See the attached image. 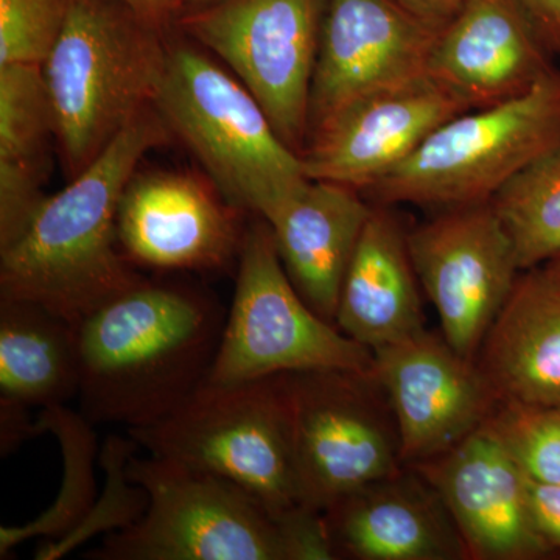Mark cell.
<instances>
[{"label":"cell","mask_w":560,"mask_h":560,"mask_svg":"<svg viewBox=\"0 0 560 560\" xmlns=\"http://www.w3.org/2000/svg\"><path fill=\"white\" fill-rule=\"evenodd\" d=\"M119 0H72L43 62L55 140L69 178L79 175L153 106L168 43Z\"/></svg>","instance_id":"cell-3"},{"label":"cell","mask_w":560,"mask_h":560,"mask_svg":"<svg viewBox=\"0 0 560 560\" xmlns=\"http://www.w3.org/2000/svg\"><path fill=\"white\" fill-rule=\"evenodd\" d=\"M441 32L397 0H327L312 80L311 132L361 98L429 75Z\"/></svg>","instance_id":"cell-12"},{"label":"cell","mask_w":560,"mask_h":560,"mask_svg":"<svg viewBox=\"0 0 560 560\" xmlns=\"http://www.w3.org/2000/svg\"><path fill=\"white\" fill-rule=\"evenodd\" d=\"M77 330L35 302L0 298V453L38 436L31 410L79 396Z\"/></svg>","instance_id":"cell-19"},{"label":"cell","mask_w":560,"mask_h":560,"mask_svg":"<svg viewBox=\"0 0 560 560\" xmlns=\"http://www.w3.org/2000/svg\"><path fill=\"white\" fill-rule=\"evenodd\" d=\"M407 234L389 206H374L342 280L335 324L372 352L425 329Z\"/></svg>","instance_id":"cell-21"},{"label":"cell","mask_w":560,"mask_h":560,"mask_svg":"<svg viewBox=\"0 0 560 560\" xmlns=\"http://www.w3.org/2000/svg\"><path fill=\"white\" fill-rule=\"evenodd\" d=\"M526 495L537 533L560 552V485H544L526 477Z\"/></svg>","instance_id":"cell-29"},{"label":"cell","mask_w":560,"mask_h":560,"mask_svg":"<svg viewBox=\"0 0 560 560\" xmlns=\"http://www.w3.org/2000/svg\"><path fill=\"white\" fill-rule=\"evenodd\" d=\"M234 300L210 383H238L308 371H372L374 353L320 318L294 289L267 221L245 231Z\"/></svg>","instance_id":"cell-8"},{"label":"cell","mask_w":560,"mask_h":560,"mask_svg":"<svg viewBox=\"0 0 560 560\" xmlns=\"http://www.w3.org/2000/svg\"><path fill=\"white\" fill-rule=\"evenodd\" d=\"M323 514L335 559H469L440 493L411 466L355 490Z\"/></svg>","instance_id":"cell-18"},{"label":"cell","mask_w":560,"mask_h":560,"mask_svg":"<svg viewBox=\"0 0 560 560\" xmlns=\"http://www.w3.org/2000/svg\"><path fill=\"white\" fill-rule=\"evenodd\" d=\"M521 271L560 256V143L515 173L490 198Z\"/></svg>","instance_id":"cell-25"},{"label":"cell","mask_w":560,"mask_h":560,"mask_svg":"<svg viewBox=\"0 0 560 560\" xmlns=\"http://www.w3.org/2000/svg\"><path fill=\"white\" fill-rule=\"evenodd\" d=\"M38 434L49 433L58 441L62 458L61 489L54 504L22 526L0 528V559L9 558L18 545L31 539L60 540L72 533L97 501L95 460L101 458L94 423L66 405L39 411Z\"/></svg>","instance_id":"cell-24"},{"label":"cell","mask_w":560,"mask_h":560,"mask_svg":"<svg viewBox=\"0 0 560 560\" xmlns=\"http://www.w3.org/2000/svg\"><path fill=\"white\" fill-rule=\"evenodd\" d=\"M548 271L552 272V275L558 276L560 278V256L555 257L551 261H548L547 265H544Z\"/></svg>","instance_id":"cell-34"},{"label":"cell","mask_w":560,"mask_h":560,"mask_svg":"<svg viewBox=\"0 0 560 560\" xmlns=\"http://www.w3.org/2000/svg\"><path fill=\"white\" fill-rule=\"evenodd\" d=\"M238 210L215 186L176 172L135 173L117 210V238L131 265L212 271L241 254Z\"/></svg>","instance_id":"cell-14"},{"label":"cell","mask_w":560,"mask_h":560,"mask_svg":"<svg viewBox=\"0 0 560 560\" xmlns=\"http://www.w3.org/2000/svg\"><path fill=\"white\" fill-rule=\"evenodd\" d=\"M127 433L151 456L235 482L276 517L302 506L279 375L205 382L171 415Z\"/></svg>","instance_id":"cell-5"},{"label":"cell","mask_w":560,"mask_h":560,"mask_svg":"<svg viewBox=\"0 0 560 560\" xmlns=\"http://www.w3.org/2000/svg\"><path fill=\"white\" fill-rule=\"evenodd\" d=\"M302 506L326 512L404 469L396 416L372 371L279 375Z\"/></svg>","instance_id":"cell-9"},{"label":"cell","mask_w":560,"mask_h":560,"mask_svg":"<svg viewBox=\"0 0 560 560\" xmlns=\"http://www.w3.org/2000/svg\"><path fill=\"white\" fill-rule=\"evenodd\" d=\"M482 429L529 480L560 485V407L501 400Z\"/></svg>","instance_id":"cell-27"},{"label":"cell","mask_w":560,"mask_h":560,"mask_svg":"<svg viewBox=\"0 0 560 560\" xmlns=\"http://www.w3.org/2000/svg\"><path fill=\"white\" fill-rule=\"evenodd\" d=\"M172 131L153 106L135 120L0 249V298L35 302L73 327L136 285L140 276L119 250L117 210L150 150Z\"/></svg>","instance_id":"cell-2"},{"label":"cell","mask_w":560,"mask_h":560,"mask_svg":"<svg viewBox=\"0 0 560 560\" xmlns=\"http://www.w3.org/2000/svg\"><path fill=\"white\" fill-rule=\"evenodd\" d=\"M559 143L558 68L518 97L452 117L370 191L385 206L477 205Z\"/></svg>","instance_id":"cell-7"},{"label":"cell","mask_w":560,"mask_h":560,"mask_svg":"<svg viewBox=\"0 0 560 560\" xmlns=\"http://www.w3.org/2000/svg\"><path fill=\"white\" fill-rule=\"evenodd\" d=\"M521 0H469L440 33L429 77L470 109L511 101L558 69Z\"/></svg>","instance_id":"cell-17"},{"label":"cell","mask_w":560,"mask_h":560,"mask_svg":"<svg viewBox=\"0 0 560 560\" xmlns=\"http://www.w3.org/2000/svg\"><path fill=\"white\" fill-rule=\"evenodd\" d=\"M153 105L238 210L268 220L308 180L256 97L198 44H168Z\"/></svg>","instance_id":"cell-4"},{"label":"cell","mask_w":560,"mask_h":560,"mask_svg":"<svg viewBox=\"0 0 560 560\" xmlns=\"http://www.w3.org/2000/svg\"><path fill=\"white\" fill-rule=\"evenodd\" d=\"M326 9L327 0H217L183 11L176 24L232 70L302 156Z\"/></svg>","instance_id":"cell-10"},{"label":"cell","mask_w":560,"mask_h":560,"mask_svg":"<svg viewBox=\"0 0 560 560\" xmlns=\"http://www.w3.org/2000/svg\"><path fill=\"white\" fill-rule=\"evenodd\" d=\"M431 27L444 31L469 0H397Z\"/></svg>","instance_id":"cell-31"},{"label":"cell","mask_w":560,"mask_h":560,"mask_svg":"<svg viewBox=\"0 0 560 560\" xmlns=\"http://www.w3.org/2000/svg\"><path fill=\"white\" fill-rule=\"evenodd\" d=\"M420 289L459 355L477 360L486 335L521 276L510 235L492 202L440 210L407 234Z\"/></svg>","instance_id":"cell-11"},{"label":"cell","mask_w":560,"mask_h":560,"mask_svg":"<svg viewBox=\"0 0 560 560\" xmlns=\"http://www.w3.org/2000/svg\"><path fill=\"white\" fill-rule=\"evenodd\" d=\"M372 353L396 416L405 466L456 447L501 401L477 360L459 355L442 334L423 329Z\"/></svg>","instance_id":"cell-13"},{"label":"cell","mask_w":560,"mask_h":560,"mask_svg":"<svg viewBox=\"0 0 560 560\" xmlns=\"http://www.w3.org/2000/svg\"><path fill=\"white\" fill-rule=\"evenodd\" d=\"M72 0H0V66L43 65Z\"/></svg>","instance_id":"cell-28"},{"label":"cell","mask_w":560,"mask_h":560,"mask_svg":"<svg viewBox=\"0 0 560 560\" xmlns=\"http://www.w3.org/2000/svg\"><path fill=\"white\" fill-rule=\"evenodd\" d=\"M51 138L43 65L0 66V249L27 230L46 201Z\"/></svg>","instance_id":"cell-23"},{"label":"cell","mask_w":560,"mask_h":560,"mask_svg":"<svg viewBox=\"0 0 560 560\" xmlns=\"http://www.w3.org/2000/svg\"><path fill=\"white\" fill-rule=\"evenodd\" d=\"M466 110V102L429 75L361 98L311 132L301 156L305 176L370 190Z\"/></svg>","instance_id":"cell-15"},{"label":"cell","mask_w":560,"mask_h":560,"mask_svg":"<svg viewBox=\"0 0 560 560\" xmlns=\"http://www.w3.org/2000/svg\"><path fill=\"white\" fill-rule=\"evenodd\" d=\"M411 467L440 493L469 559L556 555L530 518L526 475L482 427L451 451Z\"/></svg>","instance_id":"cell-16"},{"label":"cell","mask_w":560,"mask_h":560,"mask_svg":"<svg viewBox=\"0 0 560 560\" xmlns=\"http://www.w3.org/2000/svg\"><path fill=\"white\" fill-rule=\"evenodd\" d=\"M501 400L560 407V278L522 271L478 350Z\"/></svg>","instance_id":"cell-22"},{"label":"cell","mask_w":560,"mask_h":560,"mask_svg":"<svg viewBox=\"0 0 560 560\" xmlns=\"http://www.w3.org/2000/svg\"><path fill=\"white\" fill-rule=\"evenodd\" d=\"M228 312L187 283L140 279L81 320L80 412L91 423L151 425L208 381Z\"/></svg>","instance_id":"cell-1"},{"label":"cell","mask_w":560,"mask_h":560,"mask_svg":"<svg viewBox=\"0 0 560 560\" xmlns=\"http://www.w3.org/2000/svg\"><path fill=\"white\" fill-rule=\"evenodd\" d=\"M212 2H217V0H183V11L198 9V7H205Z\"/></svg>","instance_id":"cell-33"},{"label":"cell","mask_w":560,"mask_h":560,"mask_svg":"<svg viewBox=\"0 0 560 560\" xmlns=\"http://www.w3.org/2000/svg\"><path fill=\"white\" fill-rule=\"evenodd\" d=\"M372 208L359 190L308 179L265 220L294 289L330 323Z\"/></svg>","instance_id":"cell-20"},{"label":"cell","mask_w":560,"mask_h":560,"mask_svg":"<svg viewBox=\"0 0 560 560\" xmlns=\"http://www.w3.org/2000/svg\"><path fill=\"white\" fill-rule=\"evenodd\" d=\"M138 442L130 436L110 434L101 451V466L105 471V489L98 493L97 501L88 517L72 533L60 540L43 541L35 552V559L57 560L81 544L101 536L117 533L135 525L149 508V493L132 482L127 475V464L139 451Z\"/></svg>","instance_id":"cell-26"},{"label":"cell","mask_w":560,"mask_h":560,"mask_svg":"<svg viewBox=\"0 0 560 560\" xmlns=\"http://www.w3.org/2000/svg\"><path fill=\"white\" fill-rule=\"evenodd\" d=\"M127 475L149 508L86 559L293 560L283 517L235 482L151 455L131 456Z\"/></svg>","instance_id":"cell-6"},{"label":"cell","mask_w":560,"mask_h":560,"mask_svg":"<svg viewBox=\"0 0 560 560\" xmlns=\"http://www.w3.org/2000/svg\"><path fill=\"white\" fill-rule=\"evenodd\" d=\"M119 2L139 20L160 31H165L183 13V0H119Z\"/></svg>","instance_id":"cell-32"},{"label":"cell","mask_w":560,"mask_h":560,"mask_svg":"<svg viewBox=\"0 0 560 560\" xmlns=\"http://www.w3.org/2000/svg\"><path fill=\"white\" fill-rule=\"evenodd\" d=\"M545 46L560 57V0H521Z\"/></svg>","instance_id":"cell-30"}]
</instances>
